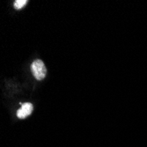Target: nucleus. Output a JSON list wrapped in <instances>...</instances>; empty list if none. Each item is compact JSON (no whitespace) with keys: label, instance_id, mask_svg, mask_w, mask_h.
Instances as JSON below:
<instances>
[{"label":"nucleus","instance_id":"f257e3e1","mask_svg":"<svg viewBox=\"0 0 147 147\" xmlns=\"http://www.w3.org/2000/svg\"><path fill=\"white\" fill-rule=\"evenodd\" d=\"M31 71L37 80H42L46 77L47 70L42 60H35L31 65Z\"/></svg>","mask_w":147,"mask_h":147},{"label":"nucleus","instance_id":"f03ea898","mask_svg":"<svg viewBox=\"0 0 147 147\" xmlns=\"http://www.w3.org/2000/svg\"><path fill=\"white\" fill-rule=\"evenodd\" d=\"M34 110V106L31 103H25L21 106V108L17 111V116L20 119H24L29 116Z\"/></svg>","mask_w":147,"mask_h":147},{"label":"nucleus","instance_id":"7ed1b4c3","mask_svg":"<svg viewBox=\"0 0 147 147\" xmlns=\"http://www.w3.org/2000/svg\"><path fill=\"white\" fill-rule=\"evenodd\" d=\"M28 3V0H16L14 2V8L17 10H20Z\"/></svg>","mask_w":147,"mask_h":147}]
</instances>
